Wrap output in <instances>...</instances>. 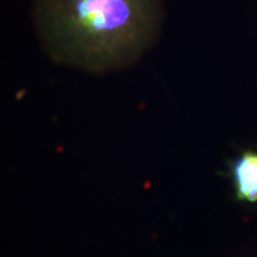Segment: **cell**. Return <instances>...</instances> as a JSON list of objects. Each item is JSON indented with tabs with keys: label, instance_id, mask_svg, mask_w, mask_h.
<instances>
[{
	"label": "cell",
	"instance_id": "obj_1",
	"mask_svg": "<svg viewBox=\"0 0 257 257\" xmlns=\"http://www.w3.org/2000/svg\"><path fill=\"white\" fill-rule=\"evenodd\" d=\"M165 0H34L32 19L54 59L89 72L133 63L155 43Z\"/></svg>",
	"mask_w": 257,
	"mask_h": 257
},
{
	"label": "cell",
	"instance_id": "obj_2",
	"mask_svg": "<svg viewBox=\"0 0 257 257\" xmlns=\"http://www.w3.org/2000/svg\"><path fill=\"white\" fill-rule=\"evenodd\" d=\"M234 194L239 201H257V152L240 154L230 165Z\"/></svg>",
	"mask_w": 257,
	"mask_h": 257
}]
</instances>
